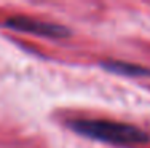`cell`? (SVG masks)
Wrapping results in <instances>:
<instances>
[{"label":"cell","mask_w":150,"mask_h":148,"mask_svg":"<svg viewBox=\"0 0 150 148\" xmlns=\"http://www.w3.org/2000/svg\"><path fill=\"white\" fill-rule=\"evenodd\" d=\"M69 129L88 139H94L112 145H137L147 143L149 134L144 129L134 124L112 119H93V118H77L67 121Z\"/></svg>","instance_id":"cell-1"},{"label":"cell","mask_w":150,"mask_h":148,"mask_svg":"<svg viewBox=\"0 0 150 148\" xmlns=\"http://www.w3.org/2000/svg\"><path fill=\"white\" fill-rule=\"evenodd\" d=\"M6 29H13L18 32H27V34H35V35H43V37H51V38H61L70 34L69 29L64 26L54 22H45L40 19H34L29 16H11L5 21Z\"/></svg>","instance_id":"cell-2"},{"label":"cell","mask_w":150,"mask_h":148,"mask_svg":"<svg viewBox=\"0 0 150 148\" xmlns=\"http://www.w3.org/2000/svg\"><path fill=\"white\" fill-rule=\"evenodd\" d=\"M102 67L109 72L118 73V75H123V76H150V69L133 64V62L107 61V62H102Z\"/></svg>","instance_id":"cell-3"}]
</instances>
